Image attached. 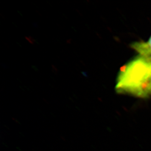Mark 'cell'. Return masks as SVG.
I'll use <instances>...</instances> for the list:
<instances>
[{"mask_svg":"<svg viewBox=\"0 0 151 151\" xmlns=\"http://www.w3.org/2000/svg\"><path fill=\"white\" fill-rule=\"evenodd\" d=\"M118 91L145 96L151 93V60L140 56L126 66L120 73Z\"/></svg>","mask_w":151,"mask_h":151,"instance_id":"6da1fadb","label":"cell"},{"mask_svg":"<svg viewBox=\"0 0 151 151\" xmlns=\"http://www.w3.org/2000/svg\"><path fill=\"white\" fill-rule=\"evenodd\" d=\"M133 47L140 56L151 60V37L147 42H140L133 45Z\"/></svg>","mask_w":151,"mask_h":151,"instance_id":"7a4b0ae2","label":"cell"}]
</instances>
